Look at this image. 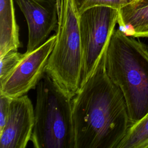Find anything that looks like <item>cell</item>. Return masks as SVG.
<instances>
[{
    "label": "cell",
    "mask_w": 148,
    "mask_h": 148,
    "mask_svg": "<svg viewBox=\"0 0 148 148\" xmlns=\"http://www.w3.org/2000/svg\"><path fill=\"white\" fill-rule=\"evenodd\" d=\"M105 52L73 97L75 148H118L131 125L124 97L106 71Z\"/></svg>",
    "instance_id": "cell-1"
},
{
    "label": "cell",
    "mask_w": 148,
    "mask_h": 148,
    "mask_svg": "<svg viewBox=\"0 0 148 148\" xmlns=\"http://www.w3.org/2000/svg\"><path fill=\"white\" fill-rule=\"evenodd\" d=\"M105 68L121 91L131 125L148 114V47L115 29L105 52Z\"/></svg>",
    "instance_id": "cell-2"
},
{
    "label": "cell",
    "mask_w": 148,
    "mask_h": 148,
    "mask_svg": "<svg viewBox=\"0 0 148 148\" xmlns=\"http://www.w3.org/2000/svg\"><path fill=\"white\" fill-rule=\"evenodd\" d=\"M73 97L45 73L36 87L31 139L34 147L75 148Z\"/></svg>",
    "instance_id": "cell-3"
},
{
    "label": "cell",
    "mask_w": 148,
    "mask_h": 148,
    "mask_svg": "<svg viewBox=\"0 0 148 148\" xmlns=\"http://www.w3.org/2000/svg\"><path fill=\"white\" fill-rule=\"evenodd\" d=\"M80 14L75 0H60L56 39L46 73L74 96L80 86L83 57Z\"/></svg>",
    "instance_id": "cell-4"
},
{
    "label": "cell",
    "mask_w": 148,
    "mask_h": 148,
    "mask_svg": "<svg viewBox=\"0 0 148 148\" xmlns=\"http://www.w3.org/2000/svg\"><path fill=\"white\" fill-rule=\"evenodd\" d=\"M118 15V9L104 6L90 8L80 14L83 57L80 86L94 73L105 52L117 24Z\"/></svg>",
    "instance_id": "cell-5"
},
{
    "label": "cell",
    "mask_w": 148,
    "mask_h": 148,
    "mask_svg": "<svg viewBox=\"0 0 148 148\" xmlns=\"http://www.w3.org/2000/svg\"><path fill=\"white\" fill-rule=\"evenodd\" d=\"M56 39V35H53L39 47L23 53L16 66L0 82V94L14 98L26 95L36 88L46 73L48 60Z\"/></svg>",
    "instance_id": "cell-6"
},
{
    "label": "cell",
    "mask_w": 148,
    "mask_h": 148,
    "mask_svg": "<svg viewBox=\"0 0 148 148\" xmlns=\"http://www.w3.org/2000/svg\"><path fill=\"white\" fill-rule=\"evenodd\" d=\"M23 13L28 28L27 52L44 43L57 30L60 10L56 0H14Z\"/></svg>",
    "instance_id": "cell-7"
},
{
    "label": "cell",
    "mask_w": 148,
    "mask_h": 148,
    "mask_svg": "<svg viewBox=\"0 0 148 148\" xmlns=\"http://www.w3.org/2000/svg\"><path fill=\"white\" fill-rule=\"evenodd\" d=\"M34 125V107L26 94L12 98L9 114L0 132V148H25Z\"/></svg>",
    "instance_id": "cell-8"
},
{
    "label": "cell",
    "mask_w": 148,
    "mask_h": 148,
    "mask_svg": "<svg viewBox=\"0 0 148 148\" xmlns=\"http://www.w3.org/2000/svg\"><path fill=\"white\" fill-rule=\"evenodd\" d=\"M117 24L128 36L148 37V0H134L120 8Z\"/></svg>",
    "instance_id": "cell-9"
},
{
    "label": "cell",
    "mask_w": 148,
    "mask_h": 148,
    "mask_svg": "<svg viewBox=\"0 0 148 148\" xmlns=\"http://www.w3.org/2000/svg\"><path fill=\"white\" fill-rule=\"evenodd\" d=\"M20 46L14 0H0V56Z\"/></svg>",
    "instance_id": "cell-10"
},
{
    "label": "cell",
    "mask_w": 148,
    "mask_h": 148,
    "mask_svg": "<svg viewBox=\"0 0 148 148\" xmlns=\"http://www.w3.org/2000/svg\"><path fill=\"white\" fill-rule=\"evenodd\" d=\"M118 148H148V114L130 126Z\"/></svg>",
    "instance_id": "cell-11"
},
{
    "label": "cell",
    "mask_w": 148,
    "mask_h": 148,
    "mask_svg": "<svg viewBox=\"0 0 148 148\" xmlns=\"http://www.w3.org/2000/svg\"><path fill=\"white\" fill-rule=\"evenodd\" d=\"M134 0H75L79 14L86 10L99 6L113 8L119 10Z\"/></svg>",
    "instance_id": "cell-12"
},
{
    "label": "cell",
    "mask_w": 148,
    "mask_h": 148,
    "mask_svg": "<svg viewBox=\"0 0 148 148\" xmlns=\"http://www.w3.org/2000/svg\"><path fill=\"white\" fill-rule=\"evenodd\" d=\"M23 54L12 50L0 56V82L3 81L21 60Z\"/></svg>",
    "instance_id": "cell-13"
},
{
    "label": "cell",
    "mask_w": 148,
    "mask_h": 148,
    "mask_svg": "<svg viewBox=\"0 0 148 148\" xmlns=\"http://www.w3.org/2000/svg\"><path fill=\"white\" fill-rule=\"evenodd\" d=\"M12 98L0 94V132L3 130L9 114Z\"/></svg>",
    "instance_id": "cell-14"
},
{
    "label": "cell",
    "mask_w": 148,
    "mask_h": 148,
    "mask_svg": "<svg viewBox=\"0 0 148 148\" xmlns=\"http://www.w3.org/2000/svg\"><path fill=\"white\" fill-rule=\"evenodd\" d=\"M56 1H57V5H58V8L60 10V0H56Z\"/></svg>",
    "instance_id": "cell-15"
}]
</instances>
